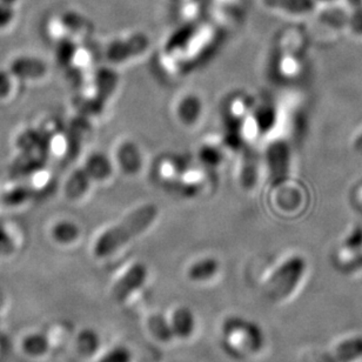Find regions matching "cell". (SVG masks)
Masks as SVG:
<instances>
[{"label":"cell","instance_id":"obj_11","mask_svg":"<svg viewBox=\"0 0 362 362\" xmlns=\"http://www.w3.org/2000/svg\"><path fill=\"white\" fill-rule=\"evenodd\" d=\"M18 0H0V28H6L14 18V6Z\"/></svg>","mask_w":362,"mask_h":362},{"label":"cell","instance_id":"obj_3","mask_svg":"<svg viewBox=\"0 0 362 362\" xmlns=\"http://www.w3.org/2000/svg\"><path fill=\"white\" fill-rule=\"evenodd\" d=\"M147 47H148V39L144 35H136L126 42H115L108 49L107 59L112 63H122L145 52Z\"/></svg>","mask_w":362,"mask_h":362},{"label":"cell","instance_id":"obj_5","mask_svg":"<svg viewBox=\"0 0 362 362\" xmlns=\"http://www.w3.org/2000/svg\"><path fill=\"white\" fill-rule=\"evenodd\" d=\"M11 74L19 81H37L46 74V65L42 60L32 57H19L10 65Z\"/></svg>","mask_w":362,"mask_h":362},{"label":"cell","instance_id":"obj_2","mask_svg":"<svg viewBox=\"0 0 362 362\" xmlns=\"http://www.w3.org/2000/svg\"><path fill=\"white\" fill-rule=\"evenodd\" d=\"M303 272L305 262L303 259L299 257L289 259L266 282L264 293L272 300L284 299L296 288Z\"/></svg>","mask_w":362,"mask_h":362},{"label":"cell","instance_id":"obj_9","mask_svg":"<svg viewBox=\"0 0 362 362\" xmlns=\"http://www.w3.org/2000/svg\"><path fill=\"white\" fill-rule=\"evenodd\" d=\"M19 79L8 71H0V101L8 100L16 94Z\"/></svg>","mask_w":362,"mask_h":362},{"label":"cell","instance_id":"obj_13","mask_svg":"<svg viewBox=\"0 0 362 362\" xmlns=\"http://www.w3.org/2000/svg\"><path fill=\"white\" fill-rule=\"evenodd\" d=\"M354 146H356V151H358L359 153H362V133L356 138Z\"/></svg>","mask_w":362,"mask_h":362},{"label":"cell","instance_id":"obj_4","mask_svg":"<svg viewBox=\"0 0 362 362\" xmlns=\"http://www.w3.org/2000/svg\"><path fill=\"white\" fill-rule=\"evenodd\" d=\"M145 279H146V269L141 264H136L117 282V285L112 291V298L115 301L122 303L133 291L139 288L141 284L145 281Z\"/></svg>","mask_w":362,"mask_h":362},{"label":"cell","instance_id":"obj_10","mask_svg":"<svg viewBox=\"0 0 362 362\" xmlns=\"http://www.w3.org/2000/svg\"><path fill=\"white\" fill-rule=\"evenodd\" d=\"M218 266L214 260H204V262L195 264L191 269H189V276L194 280H204V279L209 278L216 273Z\"/></svg>","mask_w":362,"mask_h":362},{"label":"cell","instance_id":"obj_1","mask_svg":"<svg viewBox=\"0 0 362 362\" xmlns=\"http://www.w3.org/2000/svg\"><path fill=\"white\" fill-rule=\"evenodd\" d=\"M158 216V207L154 204H145L129 213L118 225L105 230L94 245V253L97 257H107L118 251L133 238L143 233Z\"/></svg>","mask_w":362,"mask_h":362},{"label":"cell","instance_id":"obj_8","mask_svg":"<svg viewBox=\"0 0 362 362\" xmlns=\"http://www.w3.org/2000/svg\"><path fill=\"white\" fill-rule=\"evenodd\" d=\"M272 153V170H273V175L276 180H281L287 173V165H288V151L286 148V146L281 147L280 154H276V151H271Z\"/></svg>","mask_w":362,"mask_h":362},{"label":"cell","instance_id":"obj_7","mask_svg":"<svg viewBox=\"0 0 362 362\" xmlns=\"http://www.w3.org/2000/svg\"><path fill=\"white\" fill-rule=\"evenodd\" d=\"M267 4L293 13H308L315 7L314 0H267Z\"/></svg>","mask_w":362,"mask_h":362},{"label":"cell","instance_id":"obj_12","mask_svg":"<svg viewBox=\"0 0 362 362\" xmlns=\"http://www.w3.org/2000/svg\"><path fill=\"white\" fill-rule=\"evenodd\" d=\"M353 25H354V28L358 31H362V12H359V13H356L353 18Z\"/></svg>","mask_w":362,"mask_h":362},{"label":"cell","instance_id":"obj_6","mask_svg":"<svg viewBox=\"0 0 362 362\" xmlns=\"http://www.w3.org/2000/svg\"><path fill=\"white\" fill-rule=\"evenodd\" d=\"M333 359L337 362H353L361 360L362 339H349V341H342L335 347Z\"/></svg>","mask_w":362,"mask_h":362}]
</instances>
